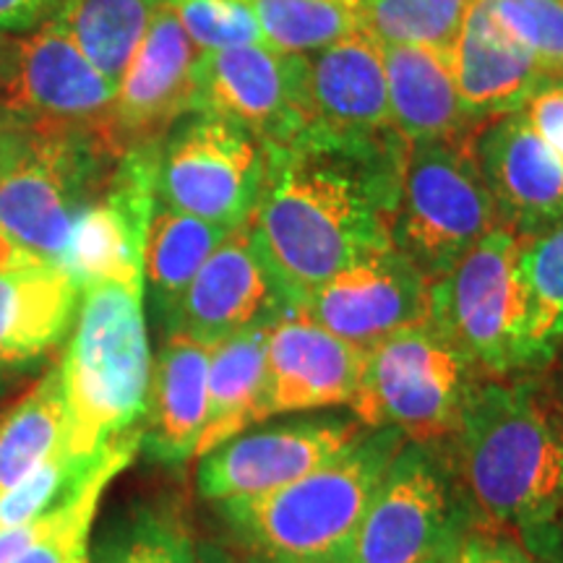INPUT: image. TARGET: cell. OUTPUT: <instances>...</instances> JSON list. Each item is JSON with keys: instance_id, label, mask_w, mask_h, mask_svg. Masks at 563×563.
Masks as SVG:
<instances>
[{"instance_id": "cell-1", "label": "cell", "mask_w": 563, "mask_h": 563, "mask_svg": "<svg viewBox=\"0 0 563 563\" xmlns=\"http://www.w3.org/2000/svg\"><path fill=\"white\" fill-rule=\"evenodd\" d=\"M407 141L361 150L266 146L262 199L245 228L292 311L347 266L391 249Z\"/></svg>"}, {"instance_id": "cell-2", "label": "cell", "mask_w": 563, "mask_h": 563, "mask_svg": "<svg viewBox=\"0 0 563 563\" xmlns=\"http://www.w3.org/2000/svg\"><path fill=\"white\" fill-rule=\"evenodd\" d=\"M449 443L462 501L481 532L527 551L563 527V415L532 376L483 378Z\"/></svg>"}, {"instance_id": "cell-3", "label": "cell", "mask_w": 563, "mask_h": 563, "mask_svg": "<svg viewBox=\"0 0 563 563\" xmlns=\"http://www.w3.org/2000/svg\"><path fill=\"white\" fill-rule=\"evenodd\" d=\"M405 441L397 428H365L311 475L217 509L249 563H336Z\"/></svg>"}, {"instance_id": "cell-4", "label": "cell", "mask_w": 563, "mask_h": 563, "mask_svg": "<svg viewBox=\"0 0 563 563\" xmlns=\"http://www.w3.org/2000/svg\"><path fill=\"white\" fill-rule=\"evenodd\" d=\"M58 365L70 454L91 460L110 441L141 431L152 378L144 285L84 287Z\"/></svg>"}, {"instance_id": "cell-5", "label": "cell", "mask_w": 563, "mask_h": 563, "mask_svg": "<svg viewBox=\"0 0 563 563\" xmlns=\"http://www.w3.org/2000/svg\"><path fill=\"white\" fill-rule=\"evenodd\" d=\"M525 238L493 228L428 282V323L488 378L532 376L530 308L522 279Z\"/></svg>"}, {"instance_id": "cell-6", "label": "cell", "mask_w": 563, "mask_h": 563, "mask_svg": "<svg viewBox=\"0 0 563 563\" xmlns=\"http://www.w3.org/2000/svg\"><path fill=\"white\" fill-rule=\"evenodd\" d=\"M118 157L100 131L13 129L0 170V228L32 256L58 264L76 217L100 196Z\"/></svg>"}, {"instance_id": "cell-7", "label": "cell", "mask_w": 563, "mask_h": 563, "mask_svg": "<svg viewBox=\"0 0 563 563\" xmlns=\"http://www.w3.org/2000/svg\"><path fill=\"white\" fill-rule=\"evenodd\" d=\"M483 378L452 342L420 321L365 350L350 410L365 428H397L407 441L443 443Z\"/></svg>"}, {"instance_id": "cell-8", "label": "cell", "mask_w": 563, "mask_h": 563, "mask_svg": "<svg viewBox=\"0 0 563 563\" xmlns=\"http://www.w3.org/2000/svg\"><path fill=\"white\" fill-rule=\"evenodd\" d=\"M493 228L496 203L467 141L407 144L389 235L422 277H443Z\"/></svg>"}, {"instance_id": "cell-9", "label": "cell", "mask_w": 563, "mask_h": 563, "mask_svg": "<svg viewBox=\"0 0 563 563\" xmlns=\"http://www.w3.org/2000/svg\"><path fill=\"white\" fill-rule=\"evenodd\" d=\"M475 530L441 443L405 441L336 563H428Z\"/></svg>"}, {"instance_id": "cell-10", "label": "cell", "mask_w": 563, "mask_h": 563, "mask_svg": "<svg viewBox=\"0 0 563 563\" xmlns=\"http://www.w3.org/2000/svg\"><path fill=\"white\" fill-rule=\"evenodd\" d=\"M264 180V141L209 112L178 118L157 144V201L196 220L243 228L262 199Z\"/></svg>"}, {"instance_id": "cell-11", "label": "cell", "mask_w": 563, "mask_h": 563, "mask_svg": "<svg viewBox=\"0 0 563 563\" xmlns=\"http://www.w3.org/2000/svg\"><path fill=\"white\" fill-rule=\"evenodd\" d=\"M115 91L53 21L11 34L0 112L16 129H81L110 136Z\"/></svg>"}, {"instance_id": "cell-12", "label": "cell", "mask_w": 563, "mask_h": 563, "mask_svg": "<svg viewBox=\"0 0 563 563\" xmlns=\"http://www.w3.org/2000/svg\"><path fill=\"white\" fill-rule=\"evenodd\" d=\"M363 431L355 415L332 412H302L269 426H251L199 456L196 488L211 504L285 488L334 462Z\"/></svg>"}, {"instance_id": "cell-13", "label": "cell", "mask_w": 563, "mask_h": 563, "mask_svg": "<svg viewBox=\"0 0 563 563\" xmlns=\"http://www.w3.org/2000/svg\"><path fill=\"white\" fill-rule=\"evenodd\" d=\"M157 144L121 152L100 196L76 217L58 266L79 290L95 282L144 285V245L157 203Z\"/></svg>"}, {"instance_id": "cell-14", "label": "cell", "mask_w": 563, "mask_h": 563, "mask_svg": "<svg viewBox=\"0 0 563 563\" xmlns=\"http://www.w3.org/2000/svg\"><path fill=\"white\" fill-rule=\"evenodd\" d=\"M302 58V102L308 131L290 146L323 144L361 150L397 136L389 112L384 53L357 32Z\"/></svg>"}, {"instance_id": "cell-15", "label": "cell", "mask_w": 563, "mask_h": 563, "mask_svg": "<svg viewBox=\"0 0 563 563\" xmlns=\"http://www.w3.org/2000/svg\"><path fill=\"white\" fill-rule=\"evenodd\" d=\"M196 110L243 125L264 146H290L308 131L302 58L266 45L199 53Z\"/></svg>"}, {"instance_id": "cell-16", "label": "cell", "mask_w": 563, "mask_h": 563, "mask_svg": "<svg viewBox=\"0 0 563 563\" xmlns=\"http://www.w3.org/2000/svg\"><path fill=\"white\" fill-rule=\"evenodd\" d=\"M298 313L340 340L368 350L399 329L428 319V279L391 245L316 287Z\"/></svg>"}, {"instance_id": "cell-17", "label": "cell", "mask_w": 563, "mask_h": 563, "mask_svg": "<svg viewBox=\"0 0 563 563\" xmlns=\"http://www.w3.org/2000/svg\"><path fill=\"white\" fill-rule=\"evenodd\" d=\"M467 144L501 228L532 238L563 222V159L522 112L488 118Z\"/></svg>"}, {"instance_id": "cell-18", "label": "cell", "mask_w": 563, "mask_h": 563, "mask_svg": "<svg viewBox=\"0 0 563 563\" xmlns=\"http://www.w3.org/2000/svg\"><path fill=\"white\" fill-rule=\"evenodd\" d=\"M199 47L162 3L115 91L110 141L118 152L157 144L167 129L196 110Z\"/></svg>"}, {"instance_id": "cell-19", "label": "cell", "mask_w": 563, "mask_h": 563, "mask_svg": "<svg viewBox=\"0 0 563 563\" xmlns=\"http://www.w3.org/2000/svg\"><path fill=\"white\" fill-rule=\"evenodd\" d=\"M290 311L243 224L224 235L194 277L175 332L211 347L245 329L269 327Z\"/></svg>"}, {"instance_id": "cell-20", "label": "cell", "mask_w": 563, "mask_h": 563, "mask_svg": "<svg viewBox=\"0 0 563 563\" xmlns=\"http://www.w3.org/2000/svg\"><path fill=\"white\" fill-rule=\"evenodd\" d=\"M365 350L298 311L269 327L264 420L347 405L363 376Z\"/></svg>"}, {"instance_id": "cell-21", "label": "cell", "mask_w": 563, "mask_h": 563, "mask_svg": "<svg viewBox=\"0 0 563 563\" xmlns=\"http://www.w3.org/2000/svg\"><path fill=\"white\" fill-rule=\"evenodd\" d=\"M456 89L477 123L522 110L548 79L538 58L493 16L488 0H473L452 45Z\"/></svg>"}, {"instance_id": "cell-22", "label": "cell", "mask_w": 563, "mask_h": 563, "mask_svg": "<svg viewBox=\"0 0 563 563\" xmlns=\"http://www.w3.org/2000/svg\"><path fill=\"white\" fill-rule=\"evenodd\" d=\"M209 352L207 344L180 332L162 340L141 420V449L150 460L167 467L196 460L207 422Z\"/></svg>"}, {"instance_id": "cell-23", "label": "cell", "mask_w": 563, "mask_h": 563, "mask_svg": "<svg viewBox=\"0 0 563 563\" xmlns=\"http://www.w3.org/2000/svg\"><path fill=\"white\" fill-rule=\"evenodd\" d=\"M79 300V285L53 262L0 274V376L32 368L58 350Z\"/></svg>"}, {"instance_id": "cell-24", "label": "cell", "mask_w": 563, "mask_h": 563, "mask_svg": "<svg viewBox=\"0 0 563 563\" xmlns=\"http://www.w3.org/2000/svg\"><path fill=\"white\" fill-rule=\"evenodd\" d=\"M391 125L407 144L467 141L477 129L456 89L452 51L382 45Z\"/></svg>"}, {"instance_id": "cell-25", "label": "cell", "mask_w": 563, "mask_h": 563, "mask_svg": "<svg viewBox=\"0 0 563 563\" xmlns=\"http://www.w3.org/2000/svg\"><path fill=\"white\" fill-rule=\"evenodd\" d=\"M272 327V323H269ZM269 327H253L211 344L207 382V422L196 460L220 443L264 422L266 347Z\"/></svg>"}, {"instance_id": "cell-26", "label": "cell", "mask_w": 563, "mask_h": 563, "mask_svg": "<svg viewBox=\"0 0 563 563\" xmlns=\"http://www.w3.org/2000/svg\"><path fill=\"white\" fill-rule=\"evenodd\" d=\"M228 232L220 224L180 214L159 201L154 203L144 245V287L165 334L175 332L188 287Z\"/></svg>"}, {"instance_id": "cell-27", "label": "cell", "mask_w": 563, "mask_h": 563, "mask_svg": "<svg viewBox=\"0 0 563 563\" xmlns=\"http://www.w3.org/2000/svg\"><path fill=\"white\" fill-rule=\"evenodd\" d=\"M141 452V431L121 435L110 443L100 467L89 475L68 501L30 522L32 540L13 563H89V538L95 527L102 493Z\"/></svg>"}, {"instance_id": "cell-28", "label": "cell", "mask_w": 563, "mask_h": 563, "mask_svg": "<svg viewBox=\"0 0 563 563\" xmlns=\"http://www.w3.org/2000/svg\"><path fill=\"white\" fill-rule=\"evenodd\" d=\"M162 3L167 0H66L53 24L118 89Z\"/></svg>"}, {"instance_id": "cell-29", "label": "cell", "mask_w": 563, "mask_h": 563, "mask_svg": "<svg viewBox=\"0 0 563 563\" xmlns=\"http://www.w3.org/2000/svg\"><path fill=\"white\" fill-rule=\"evenodd\" d=\"M66 441V402L55 363L21 402L0 418V490L30 475Z\"/></svg>"}, {"instance_id": "cell-30", "label": "cell", "mask_w": 563, "mask_h": 563, "mask_svg": "<svg viewBox=\"0 0 563 563\" xmlns=\"http://www.w3.org/2000/svg\"><path fill=\"white\" fill-rule=\"evenodd\" d=\"M264 45L306 55L361 32V0H249Z\"/></svg>"}, {"instance_id": "cell-31", "label": "cell", "mask_w": 563, "mask_h": 563, "mask_svg": "<svg viewBox=\"0 0 563 563\" xmlns=\"http://www.w3.org/2000/svg\"><path fill=\"white\" fill-rule=\"evenodd\" d=\"M522 279L530 308L534 371H548L563 347V222L525 238Z\"/></svg>"}, {"instance_id": "cell-32", "label": "cell", "mask_w": 563, "mask_h": 563, "mask_svg": "<svg viewBox=\"0 0 563 563\" xmlns=\"http://www.w3.org/2000/svg\"><path fill=\"white\" fill-rule=\"evenodd\" d=\"M89 563H199V545L173 506H136L112 525Z\"/></svg>"}, {"instance_id": "cell-33", "label": "cell", "mask_w": 563, "mask_h": 563, "mask_svg": "<svg viewBox=\"0 0 563 563\" xmlns=\"http://www.w3.org/2000/svg\"><path fill=\"white\" fill-rule=\"evenodd\" d=\"M473 0H361V32L378 45L452 51Z\"/></svg>"}, {"instance_id": "cell-34", "label": "cell", "mask_w": 563, "mask_h": 563, "mask_svg": "<svg viewBox=\"0 0 563 563\" xmlns=\"http://www.w3.org/2000/svg\"><path fill=\"white\" fill-rule=\"evenodd\" d=\"M110 443L91 460H81V456L70 454L66 441H63L30 475L21 477L11 488L0 490V530L30 525L42 514L53 511L55 506L68 501L89 481V475L100 467Z\"/></svg>"}, {"instance_id": "cell-35", "label": "cell", "mask_w": 563, "mask_h": 563, "mask_svg": "<svg viewBox=\"0 0 563 563\" xmlns=\"http://www.w3.org/2000/svg\"><path fill=\"white\" fill-rule=\"evenodd\" d=\"M199 53L264 45L249 0H167Z\"/></svg>"}, {"instance_id": "cell-36", "label": "cell", "mask_w": 563, "mask_h": 563, "mask_svg": "<svg viewBox=\"0 0 563 563\" xmlns=\"http://www.w3.org/2000/svg\"><path fill=\"white\" fill-rule=\"evenodd\" d=\"M493 16L548 74L563 68V0H488Z\"/></svg>"}, {"instance_id": "cell-37", "label": "cell", "mask_w": 563, "mask_h": 563, "mask_svg": "<svg viewBox=\"0 0 563 563\" xmlns=\"http://www.w3.org/2000/svg\"><path fill=\"white\" fill-rule=\"evenodd\" d=\"M522 115L540 139L563 159V81L548 79L534 95L522 104Z\"/></svg>"}, {"instance_id": "cell-38", "label": "cell", "mask_w": 563, "mask_h": 563, "mask_svg": "<svg viewBox=\"0 0 563 563\" xmlns=\"http://www.w3.org/2000/svg\"><path fill=\"white\" fill-rule=\"evenodd\" d=\"M66 0H0V34H26L55 19Z\"/></svg>"}, {"instance_id": "cell-39", "label": "cell", "mask_w": 563, "mask_h": 563, "mask_svg": "<svg viewBox=\"0 0 563 563\" xmlns=\"http://www.w3.org/2000/svg\"><path fill=\"white\" fill-rule=\"evenodd\" d=\"M477 543H481V563H538L511 534L477 530Z\"/></svg>"}, {"instance_id": "cell-40", "label": "cell", "mask_w": 563, "mask_h": 563, "mask_svg": "<svg viewBox=\"0 0 563 563\" xmlns=\"http://www.w3.org/2000/svg\"><path fill=\"white\" fill-rule=\"evenodd\" d=\"M428 563H481V543H477V530L462 532L452 543L435 553Z\"/></svg>"}, {"instance_id": "cell-41", "label": "cell", "mask_w": 563, "mask_h": 563, "mask_svg": "<svg viewBox=\"0 0 563 563\" xmlns=\"http://www.w3.org/2000/svg\"><path fill=\"white\" fill-rule=\"evenodd\" d=\"M34 262H42V258L32 256L30 251L21 249V245L9 235V232L0 228V274L11 272V269H21V266H30Z\"/></svg>"}, {"instance_id": "cell-42", "label": "cell", "mask_w": 563, "mask_h": 563, "mask_svg": "<svg viewBox=\"0 0 563 563\" xmlns=\"http://www.w3.org/2000/svg\"><path fill=\"white\" fill-rule=\"evenodd\" d=\"M530 553L538 563H563V527L553 534H548L543 543L534 545Z\"/></svg>"}, {"instance_id": "cell-43", "label": "cell", "mask_w": 563, "mask_h": 563, "mask_svg": "<svg viewBox=\"0 0 563 563\" xmlns=\"http://www.w3.org/2000/svg\"><path fill=\"white\" fill-rule=\"evenodd\" d=\"M548 368H553V371H551V378H548L545 391H548V397H551V402L559 407V412L563 415V347L559 355H555V361L548 365Z\"/></svg>"}, {"instance_id": "cell-44", "label": "cell", "mask_w": 563, "mask_h": 563, "mask_svg": "<svg viewBox=\"0 0 563 563\" xmlns=\"http://www.w3.org/2000/svg\"><path fill=\"white\" fill-rule=\"evenodd\" d=\"M199 563H235L230 553H224L217 545H199Z\"/></svg>"}, {"instance_id": "cell-45", "label": "cell", "mask_w": 563, "mask_h": 563, "mask_svg": "<svg viewBox=\"0 0 563 563\" xmlns=\"http://www.w3.org/2000/svg\"><path fill=\"white\" fill-rule=\"evenodd\" d=\"M16 125H13L9 118L0 112V170H3V162H5V154H9V144H11V133Z\"/></svg>"}, {"instance_id": "cell-46", "label": "cell", "mask_w": 563, "mask_h": 563, "mask_svg": "<svg viewBox=\"0 0 563 563\" xmlns=\"http://www.w3.org/2000/svg\"><path fill=\"white\" fill-rule=\"evenodd\" d=\"M9 42H11V34H0V79H3L5 58H9Z\"/></svg>"}, {"instance_id": "cell-47", "label": "cell", "mask_w": 563, "mask_h": 563, "mask_svg": "<svg viewBox=\"0 0 563 563\" xmlns=\"http://www.w3.org/2000/svg\"><path fill=\"white\" fill-rule=\"evenodd\" d=\"M553 79H561V81H563V68L559 70V74H555V76H553Z\"/></svg>"}, {"instance_id": "cell-48", "label": "cell", "mask_w": 563, "mask_h": 563, "mask_svg": "<svg viewBox=\"0 0 563 563\" xmlns=\"http://www.w3.org/2000/svg\"><path fill=\"white\" fill-rule=\"evenodd\" d=\"M245 563H249V561H245Z\"/></svg>"}]
</instances>
